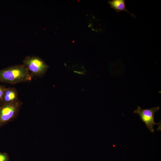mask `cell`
<instances>
[{
    "label": "cell",
    "mask_w": 161,
    "mask_h": 161,
    "mask_svg": "<svg viewBox=\"0 0 161 161\" xmlns=\"http://www.w3.org/2000/svg\"><path fill=\"white\" fill-rule=\"evenodd\" d=\"M32 78L24 65L10 67L0 70V82L16 83L30 80Z\"/></svg>",
    "instance_id": "cell-1"
},
{
    "label": "cell",
    "mask_w": 161,
    "mask_h": 161,
    "mask_svg": "<svg viewBox=\"0 0 161 161\" xmlns=\"http://www.w3.org/2000/svg\"><path fill=\"white\" fill-rule=\"evenodd\" d=\"M159 106L146 109H142L138 106L136 109L134 110V113L139 115L141 121L145 123L150 131L152 133L154 132V126L159 125L157 130H161V122L156 123L154 122V114L160 109Z\"/></svg>",
    "instance_id": "cell-2"
},
{
    "label": "cell",
    "mask_w": 161,
    "mask_h": 161,
    "mask_svg": "<svg viewBox=\"0 0 161 161\" xmlns=\"http://www.w3.org/2000/svg\"><path fill=\"white\" fill-rule=\"evenodd\" d=\"M24 62V65L32 76H41L44 74L48 68L46 64L37 57H28Z\"/></svg>",
    "instance_id": "cell-3"
},
{
    "label": "cell",
    "mask_w": 161,
    "mask_h": 161,
    "mask_svg": "<svg viewBox=\"0 0 161 161\" xmlns=\"http://www.w3.org/2000/svg\"><path fill=\"white\" fill-rule=\"evenodd\" d=\"M21 105L18 100L9 103L0 104V125L13 118L18 112Z\"/></svg>",
    "instance_id": "cell-4"
},
{
    "label": "cell",
    "mask_w": 161,
    "mask_h": 161,
    "mask_svg": "<svg viewBox=\"0 0 161 161\" xmlns=\"http://www.w3.org/2000/svg\"><path fill=\"white\" fill-rule=\"evenodd\" d=\"M18 93L14 88H6L0 104L12 103L18 100Z\"/></svg>",
    "instance_id": "cell-5"
},
{
    "label": "cell",
    "mask_w": 161,
    "mask_h": 161,
    "mask_svg": "<svg viewBox=\"0 0 161 161\" xmlns=\"http://www.w3.org/2000/svg\"><path fill=\"white\" fill-rule=\"evenodd\" d=\"M108 3L111 7L116 12L125 11L130 14L133 17L136 18L134 14L131 13L127 9L125 0H112L109 1Z\"/></svg>",
    "instance_id": "cell-6"
},
{
    "label": "cell",
    "mask_w": 161,
    "mask_h": 161,
    "mask_svg": "<svg viewBox=\"0 0 161 161\" xmlns=\"http://www.w3.org/2000/svg\"><path fill=\"white\" fill-rule=\"evenodd\" d=\"M5 89L4 86H0V103L2 99Z\"/></svg>",
    "instance_id": "cell-7"
},
{
    "label": "cell",
    "mask_w": 161,
    "mask_h": 161,
    "mask_svg": "<svg viewBox=\"0 0 161 161\" xmlns=\"http://www.w3.org/2000/svg\"><path fill=\"white\" fill-rule=\"evenodd\" d=\"M7 157L5 155L0 154V161H6Z\"/></svg>",
    "instance_id": "cell-8"
},
{
    "label": "cell",
    "mask_w": 161,
    "mask_h": 161,
    "mask_svg": "<svg viewBox=\"0 0 161 161\" xmlns=\"http://www.w3.org/2000/svg\"></svg>",
    "instance_id": "cell-9"
}]
</instances>
